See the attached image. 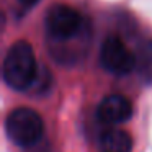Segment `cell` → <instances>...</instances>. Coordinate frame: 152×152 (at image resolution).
I'll use <instances>...</instances> for the list:
<instances>
[{"mask_svg":"<svg viewBox=\"0 0 152 152\" xmlns=\"http://www.w3.org/2000/svg\"><path fill=\"white\" fill-rule=\"evenodd\" d=\"M7 136L18 145L36 144L44 132V124L41 116L31 108H17L7 116L5 121Z\"/></svg>","mask_w":152,"mask_h":152,"instance_id":"7a4b0ae2","label":"cell"},{"mask_svg":"<svg viewBox=\"0 0 152 152\" xmlns=\"http://www.w3.org/2000/svg\"><path fill=\"white\" fill-rule=\"evenodd\" d=\"M103 152H131L132 141L128 132L121 129H110L100 139Z\"/></svg>","mask_w":152,"mask_h":152,"instance_id":"8992f818","label":"cell"},{"mask_svg":"<svg viewBox=\"0 0 152 152\" xmlns=\"http://www.w3.org/2000/svg\"><path fill=\"white\" fill-rule=\"evenodd\" d=\"M100 64L115 75H126L136 67V54L118 36H108L100 49Z\"/></svg>","mask_w":152,"mask_h":152,"instance_id":"3957f363","label":"cell"},{"mask_svg":"<svg viewBox=\"0 0 152 152\" xmlns=\"http://www.w3.org/2000/svg\"><path fill=\"white\" fill-rule=\"evenodd\" d=\"M36 77V57L30 43L18 41L8 49L4 61V80L13 90H26Z\"/></svg>","mask_w":152,"mask_h":152,"instance_id":"6da1fadb","label":"cell"},{"mask_svg":"<svg viewBox=\"0 0 152 152\" xmlns=\"http://www.w3.org/2000/svg\"><path fill=\"white\" fill-rule=\"evenodd\" d=\"M23 5H34L36 2H39V0H20Z\"/></svg>","mask_w":152,"mask_h":152,"instance_id":"ba28073f","label":"cell"},{"mask_svg":"<svg viewBox=\"0 0 152 152\" xmlns=\"http://www.w3.org/2000/svg\"><path fill=\"white\" fill-rule=\"evenodd\" d=\"M82 30V17L69 5H54L46 15V31L53 39L66 41Z\"/></svg>","mask_w":152,"mask_h":152,"instance_id":"277c9868","label":"cell"},{"mask_svg":"<svg viewBox=\"0 0 152 152\" xmlns=\"http://www.w3.org/2000/svg\"><path fill=\"white\" fill-rule=\"evenodd\" d=\"M98 119L106 124H119L131 118L132 106L126 96L123 95H110L102 100L96 110Z\"/></svg>","mask_w":152,"mask_h":152,"instance_id":"5b68a950","label":"cell"},{"mask_svg":"<svg viewBox=\"0 0 152 152\" xmlns=\"http://www.w3.org/2000/svg\"><path fill=\"white\" fill-rule=\"evenodd\" d=\"M136 67L145 82H152V41L142 44L136 54Z\"/></svg>","mask_w":152,"mask_h":152,"instance_id":"52a82bcc","label":"cell"}]
</instances>
